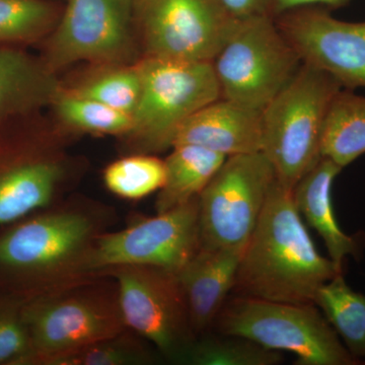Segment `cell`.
I'll list each match as a JSON object with an SVG mask.
<instances>
[{
    "label": "cell",
    "instance_id": "cell-1",
    "mask_svg": "<svg viewBox=\"0 0 365 365\" xmlns=\"http://www.w3.org/2000/svg\"><path fill=\"white\" fill-rule=\"evenodd\" d=\"M343 272L319 253L295 207L292 190L276 180L242 252L232 292L272 302L314 304L319 288Z\"/></svg>",
    "mask_w": 365,
    "mask_h": 365
},
{
    "label": "cell",
    "instance_id": "cell-2",
    "mask_svg": "<svg viewBox=\"0 0 365 365\" xmlns=\"http://www.w3.org/2000/svg\"><path fill=\"white\" fill-rule=\"evenodd\" d=\"M103 222L88 208L59 207L0 237V269L54 292L95 278L90 259Z\"/></svg>",
    "mask_w": 365,
    "mask_h": 365
},
{
    "label": "cell",
    "instance_id": "cell-3",
    "mask_svg": "<svg viewBox=\"0 0 365 365\" xmlns=\"http://www.w3.org/2000/svg\"><path fill=\"white\" fill-rule=\"evenodd\" d=\"M342 88L325 72L302 63L262 111V150L285 188L321 158V137L329 106Z\"/></svg>",
    "mask_w": 365,
    "mask_h": 365
},
{
    "label": "cell",
    "instance_id": "cell-4",
    "mask_svg": "<svg viewBox=\"0 0 365 365\" xmlns=\"http://www.w3.org/2000/svg\"><path fill=\"white\" fill-rule=\"evenodd\" d=\"M211 329L275 351L294 353L297 365L359 364L314 304L235 295L227 300Z\"/></svg>",
    "mask_w": 365,
    "mask_h": 365
},
{
    "label": "cell",
    "instance_id": "cell-5",
    "mask_svg": "<svg viewBox=\"0 0 365 365\" xmlns=\"http://www.w3.org/2000/svg\"><path fill=\"white\" fill-rule=\"evenodd\" d=\"M141 93L125 138L139 153L172 148L178 129L192 115L220 98L212 62L138 60Z\"/></svg>",
    "mask_w": 365,
    "mask_h": 365
},
{
    "label": "cell",
    "instance_id": "cell-6",
    "mask_svg": "<svg viewBox=\"0 0 365 365\" xmlns=\"http://www.w3.org/2000/svg\"><path fill=\"white\" fill-rule=\"evenodd\" d=\"M302 64L275 20L265 14L240 20L212 61L220 98L259 111L282 91Z\"/></svg>",
    "mask_w": 365,
    "mask_h": 365
},
{
    "label": "cell",
    "instance_id": "cell-7",
    "mask_svg": "<svg viewBox=\"0 0 365 365\" xmlns=\"http://www.w3.org/2000/svg\"><path fill=\"white\" fill-rule=\"evenodd\" d=\"M95 278L41 294L24 306L34 351L31 364H43L55 355L127 330L117 287L110 292Z\"/></svg>",
    "mask_w": 365,
    "mask_h": 365
},
{
    "label": "cell",
    "instance_id": "cell-8",
    "mask_svg": "<svg viewBox=\"0 0 365 365\" xmlns=\"http://www.w3.org/2000/svg\"><path fill=\"white\" fill-rule=\"evenodd\" d=\"M134 0H67L46 38L42 60L58 74L72 64L135 63L143 56L133 28Z\"/></svg>",
    "mask_w": 365,
    "mask_h": 365
},
{
    "label": "cell",
    "instance_id": "cell-9",
    "mask_svg": "<svg viewBox=\"0 0 365 365\" xmlns=\"http://www.w3.org/2000/svg\"><path fill=\"white\" fill-rule=\"evenodd\" d=\"M115 280L127 329L148 340L168 361L181 364L196 339L176 273L151 266H117L98 277Z\"/></svg>",
    "mask_w": 365,
    "mask_h": 365
},
{
    "label": "cell",
    "instance_id": "cell-10",
    "mask_svg": "<svg viewBox=\"0 0 365 365\" xmlns=\"http://www.w3.org/2000/svg\"><path fill=\"white\" fill-rule=\"evenodd\" d=\"M275 182L261 151L225 158L199 196L200 248H245Z\"/></svg>",
    "mask_w": 365,
    "mask_h": 365
},
{
    "label": "cell",
    "instance_id": "cell-11",
    "mask_svg": "<svg viewBox=\"0 0 365 365\" xmlns=\"http://www.w3.org/2000/svg\"><path fill=\"white\" fill-rule=\"evenodd\" d=\"M134 9L141 56L170 61L212 62L240 21L215 0H136Z\"/></svg>",
    "mask_w": 365,
    "mask_h": 365
},
{
    "label": "cell",
    "instance_id": "cell-12",
    "mask_svg": "<svg viewBox=\"0 0 365 365\" xmlns=\"http://www.w3.org/2000/svg\"><path fill=\"white\" fill-rule=\"evenodd\" d=\"M199 197L189 203L143 218L117 232H103L95 242L90 271L98 277L117 266H151L178 273L200 248Z\"/></svg>",
    "mask_w": 365,
    "mask_h": 365
},
{
    "label": "cell",
    "instance_id": "cell-13",
    "mask_svg": "<svg viewBox=\"0 0 365 365\" xmlns=\"http://www.w3.org/2000/svg\"><path fill=\"white\" fill-rule=\"evenodd\" d=\"M274 20L302 63L325 72L346 90L365 88V21L337 20L322 6L300 7Z\"/></svg>",
    "mask_w": 365,
    "mask_h": 365
},
{
    "label": "cell",
    "instance_id": "cell-14",
    "mask_svg": "<svg viewBox=\"0 0 365 365\" xmlns=\"http://www.w3.org/2000/svg\"><path fill=\"white\" fill-rule=\"evenodd\" d=\"M177 144H194L227 158L260 153L262 111L227 98H217L182 124L173 146Z\"/></svg>",
    "mask_w": 365,
    "mask_h": 365
},
{
    "label": "cell",
    "instance_id": "cell-15",
    "mask_svg": "<svg viewBox=\"0 0 365 365\" xmlns=\"http://www.w3.org/2000/svg\"><path fill=\"white\" fill-rule=\"evenodd\" d=\"M67 174L68 163L56 148L0 168V227L49 207Z\"/></svg>",
    "mask_w": 365,
    "mask_h": 365
},
{
    "label": "cell",
    "instance_id": "cell-16",
    "mask_svg": "<svg viewBox=\"0 0 365 365\" xmlns=\"http://www.w3.org/2000/svg\"><path fill=\"white\" fill-rule=\"evenodd\" d=\"M245 248H199L177 273L197 337L212 328L235 287Z\"/></svg>",
    "mask_w": 365,
    "mask_h": 365
},
{
    "label": "cell",
    "instance_id": "cell-17",
    "mask_svg": "<svg viewBox=\"0 0 365 365\" xmlns=\"http://www.w3.org/2000/svg\"><path fill=\"white\" fill-rule=\"evenodd\" d=\"M342 170L330 158L321 157L292 189L294 205L302 220L318 232L329 258L341 268L348 256L359 260L365 245L364 232L345 234L336 218L332 187Z\"/></svg>",
    "mask_w": 365,
    "mask_h": 365
},
{
    "label": "cell",
    "instance_id": "cell-18",
    "mask_svg": "<svg viewBox=\"0 0 365 365\" xmlns=\"http://www.w3.org/2000/svg\"><path fill=\"white\" fill-rule=\"evenodd\" d=\"M58 76L14 46L0 47V126L50 107L62 88Z\"/></svg>",
    "mask_w": 365,
    "mask_h": 365
},
{
    "label": "cell",
    "instance_id": "cell-19",
    "mask_svg": "<svg viewBox=\"0 0 365 365\" xmlns=\"http://www.w3.org/2000/svg\"><path fill=\"white\" fill-rule=\"evenodd\" d=\"M170 150L165 160V184L155 200L157 213L167 212L198 198L227 158L194 144H177Z\"/></svg>",
    "mask_w": 365,
    "mask_h": 365
},
{
    "label": "cell",
    "instance_id": "cell-20",
    "mask_svg": "<svg viewBox=\"0 0 365 365\" xmlns=\"http://www.w3.org/2000/svg\"><path fill=\"white\" fill-rule=\"evenodd\" d=\"M365 153V97L341 88L329 106L321 137V155L342 169Z\"/></svg>",
    "mask_w": 365,
    "mask_h": 365
},
{
    "label": "cell",
    "instance_id": "cell-21",
    "mask_svg": "<svg viewBox=\"0 0 365 365\" xmlns=\"http://www.w3.org/2000/svg\"><path fill=\"white\" fill-rule=\"evenodd\" d=\"M314 304L350 354L356 360L365 359V295L353 290L340 273L319 288Z\"/></svg>",
    "mask_w": 365,
    "mask_h": 365
},
{
    "label": "cell",
    "instance_id": "cell-22",
    "mask_svg": "<svg viewBox=\"0 0 365 365\" xmlns=\"http://www.w3.org/2000/svg\"><path fill=\"white\" fill-rule=\"evenodd\" d=\"M50 107L59 123L71 131L126 137L133 127L131 115L76 95L67 91L64 85Z\"/></svg>",
    "mask_w": 365,
    "mask_h": 365
},
{
    "label": "cell",
    "instance_id": "cell-23",
    "mask_svg": "<svg viewBox=\"0 0 365 365\" xmlns=\"http://www.w3.org/2000/svg\"><path fill=\"white\" fill-rule=\"evenodd\" d=\"M283 359L279 351L268 349L247 338L208 331L194 340L181 364L276 365Z\"/></svg>",
    "mask_w": 365,
    "mask_h": 365
},
{
    "label": "cell",
    "instance_id": "cell-24",
    "mask_svg": "<svg viewBox=\"0 0 365 365\" xmlns=\"http://www.w3.org/2000/svg\"><path fill=\"white\" fill-rule=\"evenodd\" d=\"M96 66L98 68L88 76L64 88L81 97L98 101L132 116L141 93L138 61L132 64Z\"/></svg>",
    "mask_w": 365,
    "mask_h": 365
},
{
    "label": "cell",
    "instance_id": "cell-25",
    "mask_svg": "<svg viewBox=\"0 0 365 365\" xmlns=\"http://www.w3.org/2000/svg\"><path fill=\"white\" fill-rule=\"evenodd\" d=\"M59 18L54 4L46 0H0V44L46 39Z\"/></svg>",
    "mask_w": 365,
    "mask_h": 365
},
{
    "label": "cell",
    "instance_id": "cell-26",
    "mask_svg": "<svg viewBox=\"0 0 365 365\" xmlns=\"http://www.w3.org/2000/svg\"><path fill=\"white\" fill-rule=\"evenodd\" d=\"M165 181V160L151 153L120 158L104 172L107 189L120 198L140 200L160 191Z\"/></svg>",
    "mask_w": 365,
    "mask_h": 365
},
{
    "label": "cell",
    "instance_id": "cell-27",
    "mask_svg": "<svg viewBox=\"0 0 365 365\" xmlns=\"http://www.w3.org/2000/svg\"><path fill=\"white\" fill-rule=\"evenodd\" d=\"M157 361L155 355L127 330L115 337L69 350L46 360V365H145Z\"/></svg>",
    "mask_w": 365,
    "mask_h": 365
},
{
    "label": "cell",
    "instance_id": "cell-28",
    "mask_svg": "<svg viewBox=\"0 0 365 365\" xmlns=\"http://www.w3.org/2000/svg\"><path fill=\"white\" fill-rule=\"evenodd\" d=\"M24 306L0 307V364H31L33 346Z\"/></svg>",
    "mask_w": 365,
    "mask_h": 365
},
{
    "label": "cell",
    "instance_id": "cell-29",
    "mask_svg": "<svg viewBox=\"0 0 365 365\" xmlns=\"http://www.w3.org/2000/svg\"><path fill=\"white\" fill-rule=\"evenodd\" d=\"M350 1L351 0H264V6L265 14L275 19L300 7L322 6L332 11L346 6Z\"/></svg>",
    "mask_w": 365,
    "mask_h": 365
},
{
    "label": "cell",
    "instance_id": "cell-30",
    "mask_svg": "<svg viewBox=\"0 0 365 365\" xmlns=\"http://www.w3.org/2000/svg\"><path fill=\"white\" fill-rule=\"evenodd\" d=\"M223 11L235 20H245L265 14L264 0H215Z\"/></svg>",
    "mask_w": 365,
    "mask_h": 365
},
{
    "label": "cell",
    "instance_id": "cell-31",
    "mask_svg": "<svg viewBox=\"0 0 365 365\" xmlns=\"http://www.w3.org/2000/svg\"><path fill=\"white\" fill-rule=\"evenodd\" d=\"M364 364H365V362H364Z\"/></svg>",
    "mask_w": 365,
    "mask_h": 365
}]
</instances>
